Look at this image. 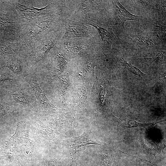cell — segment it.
<instances>
[{
    "label": "cell",
    "instance_id": "cell-1",
    "mask_svg": "<svg viewBox=\"0 0 166 166\" xmlns=\"http://www.w3.org/2000/svg\"><path fill=\"white\" fill-rule=\"evenodd\" d=\"M67 18L59 12L40 17L26 25L18 41L22 52L26 56L30 55L38 41L49 33L63 27Z\"/></svg>",
    "mask_w": 166,
    "mask_h": 166
},
{
    "label": "cell",
    "instance_id": "cell-2",
    "mask_svg": "<svg viewBox=\"0 0 166 166\" xmlns=\"http://www.w3.org/2000/svg\"><path fill=\"white\" fill-rule=\"evenodd\" d=\"M26 25L40 17L65 11L63 0L10 1Z\"/></svg>",
    "mask_w": 166,
    "mask_h": 166
},
{
    "label": "cell",
    "instance_id": "cell-3",
    "mask_svg": "<svg viewBox=\"0 0 166 166\" xmlns=\"http://www.w3.org/2000/svg\"><path fill=\"white\" fill-rule=\"evenodd\" d=\"M9 2L10 5L6 13L0 14V34L6 40L18 41L26 25Z\"/></svg>",
    "mask_w": 166,
    "mask_h": 166
},
{
    "label": "cell",
    "instance_id": "cell-4",
    "mask_svg": "<svg viewBox=\"0 0 166 166\" xmlns=\"http://www.w3.org/2000/svg\"><path fill=\"white\" fill-rule=\"evenodd\" d=\"M57 45L68 54L73 56L93 54L101 48L96 36L90 38H61Z\"/></svg>",
    "mask_w": 166,
    "mask_h": 166
},
{
    "label": "cell",
    "instance_id": "cell-5",
    "mask_svg": "<svg viewBox=\"0 0 166 166\" xmlns=\"http://www.w3.org/2000/svg\"><path fill=\"white\" fill-rule=\"evenodd\" d=\"M64 32L63 27L49 33L38 41L30 54L26 56L27 64L33 66L42 60L61 38Z\"/></svg>",
    "mask_w": 166,
    "mask_h": 166
},
{
    "label": "cell",
    "instance_id": "cell-6",
    "mask_svg": "<svg viewBox=\"0 0 166 166\" xmlns=\"http://www.w3.org/2000/svg\"><path fill=\"white\" fill-rule=\"evenodd\" d=\"M87 26L80 22L69 18L64 20L65 32L61 39L75 38H90L96 36L91 26Z\"/></svg>",
    "mask_w": 166,
    "mask_h": 166
},
{
    "label": "cell",
    "instance_id": "cell-7",
    "mask_svg": "<svg viewBox=\"0 0 166 166\" xmlns=\"http://www.w3.org/2000/svg\"><path fill=\"white\" fill-rule=\"evenodd\" d=\"M90 144L100 145L93 140L85 132L78 137L71 138L70 143V157L73 160L80 155L88 145Z\"/></svg>",
    "mask_w": 166,
    "mask_h": 166
},
{
    "label": "cell",
    "instance_id": "cell-8",
    "mask_svg": "<svg viewBox=\"0 0 166 166\" xmlns=\"http://www.w3.org/2000/svg\"><path fill=\"white\" fill-rule=\"evenodd\" d=\"M114 9L115 18L117 25L122 30H124V25L127 21H137L140 17L130 13L120 3L119 1H112Z\"/></svg>",
    "mask_w": 166,
    "mask_h": 166
},
{
    "label": "cell",
    "instance_id": "cell-9",
    "mask_svg": "<svg viewBox=\"0 0 166 166\" xmlns=\"http://www.w3.org/2000/svg\"><path fill=\"white\" fill-rule=\"evenodd\" d=\"M95 28L99 34L103 42L102 48L104 51H108L115 39V36L109 24L106 23L94 24L90 25Z\"/></svg>",
    "mask_w": 166,
    "mask_h": 166
},
{
    "label": "cell",
    "instance_id": "cell-10",
    "mask_svg": "<svg viewBox=\"0 0 166 166\" xmlns=\"http://www.w3.org/2000/svg\"><path fill=\"white\" fill-rule=\"evenodd\" d=\"M0 41V57L9 58L22 53L18 41L6 40Z\"/></svg>",
    "mask_w": 166,
    "mask_h": 166
},
{
    "label": "cell",
    "instance_id": "cell-11",
    "mask_svg": "<svg viewBox=\"0 0 166 166\" xmlns=\"http://www.w3.org/2000/svg\"><path fill=\"white\" fill-rule=\"evenodd\" d=\"M113 121L117 127L121 130L137 127H144L147 129H150L156 124L164 121L150 123H140L134 120L127 118H118L113 115Z\"/></svg>",
    "mask_w": 166,
    "mask_h": 166
},
{
    "label": "cell",
    "instance_id": "cell-12",
    "mask_svg": "<svg viewBox=\"0 0 166 166\" xmlns=\"http://www.w3.org/2000/svg\"><path fill=\"white\" fill-rule=\"evenodd\" d=\"M19 125H18L15 132L8 140L5 148V159L9 162H12L14 159L17 148L16 142L18 137Z\"/></svg>",
    "mask_w": 166,
    "mask_h": 166
},
{
    "label": "cell",
    "instance_id": "cell-13",
    "mask_svg": "<svg viewBox=\"0 0 166 166\" xmlns=\"http://www.w3.org/2000/svg\"><path fill=\"white\" fill-rule=\"evenodd\" d=\"M29 83L36 97L39 107L41 108H46L48 106L49 103L43 92L40 88L36 78L32 77Z\"/></svg>",
    "mask_w": 166,
    "mask_h": 166
},
{
    "label": "cell",
    "instance_id": "cell-14",
    "mask_svg": "<svg viewBox=\"0 0 166 166\" xmlns=\"http://www.w3.org/2000/svg\"><path fill=\"white\" fill-rule=\"evenodd\" d=\"M136 60L138 62L144 63L150 66H157L165 62L166 53L165 52L161 51L156 57H154L138 58Z\"/></svg>",
    "mask_w": 166,
    "mask_h": 166
},
{
    "label": "cell",
    "instance_id": "cell-15",
    "mask_svg": "<svg viewBox=\"0 0 166 166\" xmlns=\"http://www.w3.org/2000/svg\"><path fill=\"white\" fill-rule=\"evenodd\" d=\"M128 37L132 42L140 46L151 47L155 44V42L152 39L144 37L138 34H131Z\"/></svg>",
    "mask_w": 166,
    "mask_h": 166
},
{
    "label": "cell",
    "instance_id": "cell-16",
    "mask_svg": "<svg viewBox=\"0 0 166 166\" xmlns=\"http://www.w3.org/2000/svg\"><path fill=\"white\" fill-rule=\"evenodd\" d=\"M23 145V156L26 161L30 165H32V154L34 150V145L29 140H26Z\"/></svg>",
    "mask_w": 166,
    "mask_h": 166
},
{
    "label": "cell",
    "instance_id": "cell-17",
    "mask_svg": "<svg viewBox=\"0 0 166 166\" xmlns=\"http://www.w3.org/2000/svg\"><path fill=\"white\" fill-rule=\"evenodd\" d=\"M114 159L113 155L110 151L104 150L101 154V166H111Z\"/></svg>",
    "mask_w": 166,
    "mask_h": 166
},
{
    "label": "cell",
    "instance_id": "cell-18",
    "mask_svg": "<svg viewBox=\"0 0 166 166\" xmlns=\"http://www.w3.org/2000/svg\"><path fill=\"white\" fill-rule=\"evenodd\" d=\"M13 100L16 102L23 105H28L29 104V98L28 96L22 93L13 92L11 94Z\"/></svg>",
    "mask_w": 166,
    "mask_h": 166
},
{
    "label": "cell",
    "instance_id": "cell-19",
    "mask_svg": "<svg viewBox=\"0 0 166 166\" xmlns=\"http://www.w3.org/2000/svg\"><path fill=\"white\" fill-rule=\"evenodd\" d=\"M119 60L120 62L123 64L125 68L130 72L140 76L145 75L137 67L128 63L123 57L120 56L119 57Z\"/></svg>",
    "mask_w": 166,
    "mask_h": 166
},
{
    "label": "cell",
    "instance_id": "cell-20",
    "mask_svg": "<svg viewBox=\"0 0 166 166\" xmlns=\"http://www.w3.org/2000/svg\"><path fill=\"white\" fill-rule=\"evenodd\" d=\"M44 166H61V165L59 161L56 159L49 158L45 160Z\"/></svg>",
    "mask_w": 166,
    "mask_h": 166
},
{
    "label": "cell",
    "instance_id": "cell-21",
    "mask_svg": "<svg viewBox=\"0 0 166 166\" xmlns=\"http://www.w3.org/2000/svg\"><path fill=\"white\" fill-rule=\"evenodd\" d=\"M152 29L157 31H166L165 23H154L152 26Z\"/></svg>",
    "mask_w": 166,
    "mask_h": 166
},
{
    "label": "cell",
    "instance_id": "cell-22",
    "mask_svg": "<svg viewBox=\"0 0 166 166\" xmlns=\"http://www.w3.org/2000/svg\"><path fill=\"white\" fill-rule=\"evenodd\" d=\"M9 75L5 72H0V83H6L11 80V77Z\"/></svg>",
    "mask_w": 166,
    "mask_h": 166
},
{
    "label": "cell",
    "instance_id": "cell-23",
    "mask_svg": "<svg viewBox=\"0 0 166 166\" xmlns=\"http://www.w3.org/2000/svg\"><path fill=\"white\" fill-rule=\"evenodd\" d=\"M6 113V108L2 105H0V119H1Z\"/></svg>",
    "mask_w": 166,
    "mask_h": 166
},
{
    "label": "cell",
    "instance_id": "cell-24",
    "mask_svg": "<svg viewBox=\"0 0 166 166\" xmlns=\"http://www.w3.org/2000/svg\"><path fill=\"white\" fill-rule=\"evenodd\" d=\"M158 78L160 81L165 83V73H161L158 75Z\"/></svg>",
    "mask_w": 166,
    "mask_h": 166
},
{
    "label": "cell",
    "instance_id": "cell-25",
    "mask_svg": "<svg viewBox=\"0 0 166 166\" xmlns=\"http://www.w3.org/2000/svg\"><path fill=\"white\" fill-rule=\"evenodd\" d=\"M111 166H118L117 162L115 160V159L114 160Z\"/></svg>",
    "mask_w": 166,
    "mask_h": 166
},
{
    "label": "cell",
    "instance_id": "cell-26",
    "mask_svg": "<svg viewBox=\"0 0 166 166\" xmlns=\"http://www.w3.org/2000/svg\"><path fill=\"white\" fill-rule=\"evenodd\" d=\"M17 166H25L23 165L22 163L18 162L17 164Z\"/></svg>",
    "mask_w": 166,
    "mask_h": 166
},
{
    "label": "cell",
    "instance_id": "cell-27",
    "mask_svg": "<svg viewBox=\"0 0 166 166\" xmlns=\"http://www.w3.org/2000/svg\"><path fill=\"white\" fill-rule=\"evenodd\" d=\"M70 166H71V165Z\"/></svg>",
    "mask_w": 166,
    "mask_h": 166
}]
</instances>
